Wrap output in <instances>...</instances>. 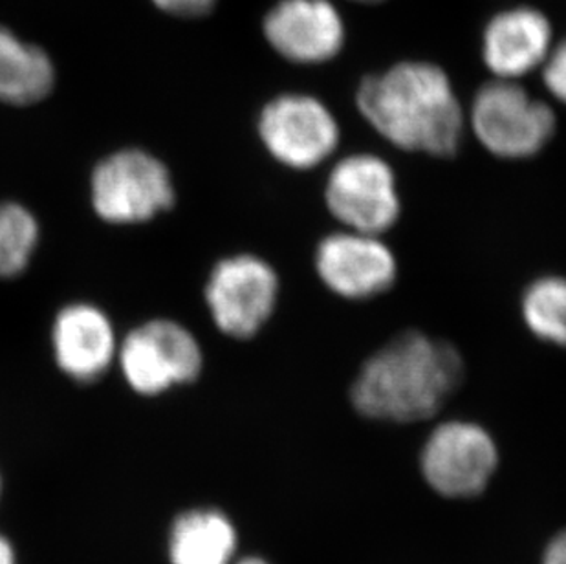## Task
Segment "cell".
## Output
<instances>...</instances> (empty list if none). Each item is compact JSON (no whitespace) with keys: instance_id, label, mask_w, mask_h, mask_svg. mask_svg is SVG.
I'll return each instance as SVG.
<instances>
[{"instance_id":"1","label":"cell","mask_w":566,"mask_h":564,"mask_svg":"<svg viewBox=\"0 0 566 564\" xmlns=\"http://www.w3.org/2000/svg\"><path fill=\"white\" fill-rule=\"evenodd\" d=\"M356 105L376 133L409 153L449 158L464 136V111L448 74L426 61H401L361 81Z\"/></svg>"},{"instance_id":"2","label":"cell","mask_w":566,"mask_h":564,"mask_svg":"<svg viewBox=\"0 0 566 564\" xmlns=\"http://www.w3.org/2000/svg\"><path fill=\"white\" fill-rule=\"evenodd\" d=\"M464 379V362L448 341L403 332L364 363L350 389L359 415L411 424L442 409Z\"/></svg>"},{"instance_id":"3","label":"cell","mask_w":566,"mask_h":564,"mask_svg":"<svg viewBox=\"0 0 566 564\" xmlns=\"http://www.w3.org/2000/svg\"><path fill=\"white\" fill-rule=\"evenodd\" d=\"M91 202L108 224H144L175 203L171 173L147 150H118L92 173Z\"/></svg>"},{"instance_id":"4","label":"cell","mask_w":566,"mask_h":564,"mask_svg":"<svg viewBox=\"0 0 566 564\" xmlns=\"http://www.w3.org/2000/svg\"><path fill=\"white\" fill-rule=\"evenodd\" d=\"M471 128L484 149L504 160L539 155L556 133V114L513 81L486 83L471 103Z\"/></svg>"},{"instance_id":"5","label":"cell","mask_w":566,"mask_h":564,"mask_svg":"<svg viewBox=\"0 0 566 564\" xmlns=\"http://www.w3.org/2000/svg\"><path fill=\"white\" fill-rule=\"evenodd\" d=\"M116 362L134 393L156 396L195 382L202 373L203 354L186 326L177 321L153 320L119 343Z\"/></svg>"},{"instance_id":"6","label":"cell","mask_w":566,"mask_h":564,"mask_svg":"<svg viewBox=\"0 0 566 564\" xmlns=\"http://www.w3.org/2000/svg\"><path fill=\"white\" fill-rule=\"evenodd\" d=\"M279 297L277 273L261 257L241 253L213 268L206 284V304L226 336L250 340L272 317Z\"/></svg>"},{"instance_id":"7","label":"cell","mask_w":566,"mask_h":564,"mask_svg":"<svg viewBox=\"0 0 566 564\" xmlns=\"http://www.w3.org/2000/svg\"><path fill=\"white\" fill-rule=\"evenodd\" d=\"M325 202L348 231L378 237L396 224L401 211L395 170L375 155L337 161L326 180Z\"/></svg>"},{"instance_id":"8","label":"cell","mask_w":566,"mask_h":564,"mask_svg":"<svg viewBox=\"0 0 566 564\" xmlns=\"http://www.w3.org/2000/svg\"><path fill=\"white\" fill-rule=\"evenodd\" d=\"M259 136L279 164L306 170L337 149L342 134L336 117L317 97L283 94L262 108Z\"/></svg>"},{"instance_id":"9","label":"cell","mask_w":566,"mask_h":564,"mask_svg":"<svg viewBox=\"0 0 566 564\" xmlns=\"http://www.w3.org/2000/svg\"><path fill=\"white\" fill-rule=\"evenodd\" d=\"M422 473L437 493L448 499L481 495L499 463L497 446L484 427L471 421H446L422 451Z\"/></svg>"},{"instance_id":"10","label":"cell","mask_w":566,"mask_h":564,"mask_svg":"<svg viewBox=\"0 0 566 564\" xmlns=\"http://www.w3.org/2000/svg\"><path fill=\"white\" fill-rule=\"evenodd\" d=\"M315 270L331 292L350 301H365L387 292L396 281L395 253L378 234L339 231L321 240Z\"/></svg>"},{"instance_id":"11","label":"cell","mask_w":566,"mask_h":564,"mask_svg":"<svg viewBox=\"0 0 566 564\" xmlns=\"http://www.w3.org/2000/svg\"><path fill=\"white\" fill-rule=\"evenodd\" d=\"M262 30L270 46L292 63H326L345 46L342 13L331 0H279Z\"/></svg>"},{"instance_id":"12","label":"cell","mask_w":566,"mask_h":564,"mask_svg":"<svg viewBox=\"0 0 566 564\" xmlns=\"http://www.w3.org/2000/svg\"><path fill=\"white\" fill-rule=\"evenodd\" d=\"M52 346L57 367L80 384H91L107 373L118 357V337L113 321L94 304L64 306L52 326Z\"/></svg>"},{"instance_id":"13","label":"cell","mask_w":566,"mask_h":564,"mask_svg":"<svg viewBox=\"0 0 566 564\" xmlns=\"http://www.w3.org/2000/svg\"><path fill=\"white\" fill-rule=\"evenodd\" d=\"M552 24L543 11L518 6L493 15L482 33V59L499 80H518L545 63Z\"/></svg>"},{"instance_id":"14","label":"cell","mask_w":566,"mask_h":564,"mask_svg":"<svg viewBox=\"0 0 566 564\" xmlns=\"http://www.w3.org/2000/svg\"><path fill=\"white\" fill-rule=\"evenodd\" d=\"M55 83L52 59L0 27V102L33 105L49 96Z\"/></svg>"},{"instance_id":"15","label":"cell","mask_w":566,"mask_h":564,"mask_svg":"<svg viewBox=\"0 0 566 564\" xmlns=\"http://www.w3.org/2000/svg\"><path fill=\"white\" fill-rule=\"evenodd\" d=\"M235 552V526L220 511H188L172 524L171 564H231Z\"/></svg>"},{"instance_id":"16","label":"cell","mask_w":566,"mask_h":564,"mask_svg":"<svg viewBox=\"0 0 566 564\" xmlns=\"http://www.w3.org/2000/svg\"><path fill=\"white\" fill-rule=\"evenodd\" d=\"M523 317L541 341L566 348V278H541L523 295Z\"/></svg>"},{"instance_id":"17","label":"cell","mask_w":566,"mask_h":564,"mask_svg":"<svg viewBox=\"0 0 566 564\" xmlns=\"http://www.w3.org/2000/svg\"><path fill=\"white\" fill-rule=\"evenodd\" d=\"M39 222L21 203H0V279L27 270L39 244Z\"/></svg>"},{"instance_id":"18","label":"cell","mask_w":566,"mask_h":564,"mask_svg":"<svg viewBox=\"0 0 566 564\" xmlns=\"http://www.w3.org/2000/svg\"><path fill=\"white\" fill-rule=\"evenodd\" d=\"M543 81L552 96L566 105V39L551 50L543 63Z\"/></svg>"},{"instance_id":"19","label":"cell","mask_w":566,"mask_h":564,"mask_svg":"<svg viewBox=\"0 0 566 564\" xmlns=\"http://www.w3.org/2000/svg\"><path fill=\"white\" fill-rule=\"evenodd\" d=\"M156 8L177 17H200L213 10L217 0H153Z\"/></svg>"},{"instance_id":"20","label":"cell","mask_w":566,"mask_h":564,"mask_svg":"<svg viewBox=\"0 0 566 564\" xmlns=\"http://www.w3.org/2000/svg\"><path fill=\"white\" fill-rule=\"evenodd\" d=\"M543 564H566V530L557 533L546 549Z\"/></svg>"},{"instance_id":"21","label":"cell","mask_w":566,"mask_h":564,"mask_svg":"<svg viewBox=\"0 0 566 564\" xmlns=\"http://www.w3.org/2000/svg\"><path fill=\"white\" fill-rule=\"evenodd\" d=\"M0 564H15V552L8 539L0 535Z\"/></svg>"},{"instance_id":"22","label":"cell","mask_w":566,"mask_h":564,"mask_svg":"<svg viewBox=\"0 0 566 564\" xmlns=\"http://www.w3.org/2000/svg\"><path fill=\"white\" fill-rule=\"evenodd\" d=\"M237 564H270L261 557H247V560L239 561Z\"/></svg>"},{"instance_id":"23","label":"cell","mask_w":566,"mask_h":564,"mask_svg":"<svg viewBox=\"0 0 566 564\" xmlns=\"http://www.w3.org/2000/svg\"><path fill=\"white\" fill-rule=\"evenodd\" d=\"M354 2H359V4H378V2H384V0H354Z\"/></svg>"},{"instance_id":"24","label":"cell","mask_w":566,"mask_h":564,"mask_svg":"<svg viewBox=\"0 0 566 564\" xmlns=\"http://www.w3.org/2000/svg\"><path fill=\"white\" fill-rule=\"evenodd\" d=\"M0 491H2V482H0Z\"/></svg>"}]
</instances>
